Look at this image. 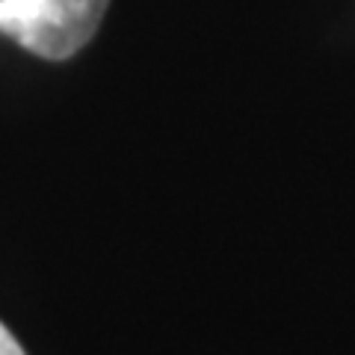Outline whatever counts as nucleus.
Instances as JSON below:
<instances>
[{
	"label": "nucleus",
	"mask_w": 355,
	"mask_h": 355,
	"mask_svg": "<svg viewBox=\"0 0 355 355\" xmlns=\"http://www.w3.org/2000/svg\"><path fill=\"white\" fill-rule=\"evenodd\" d=\"M110 0H0V33L42 60H69L92 42Z\"/></svg>",
	"instance_id": "nucleus-1"
},
{
	"label": "nucleus",
	"mask_w": 355,
	"mask_h": 355,
	"mask_svg": "<svg viewBox=\"0 0 355 355\" xmlns=\"http://www.w3.org/2000/svg\"><path fill=\"white\" fill-rule=\"evenodd\" d=\"M0 355H27L21 349V343L15 340V335L3 323H0Z\"/></svg>",
	"instance_id": "nucleus-2"
}]
</instances>
